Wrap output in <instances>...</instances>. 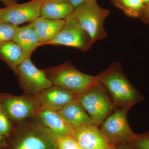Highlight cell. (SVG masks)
I'll use <instances>...</instances> for the list:
<instances>
[{"mask_svg":"<svg viewBox=\"0 0 149 149\" xmlns=\"http://www.w3.org/2000/svg\"><path fill=\"white\" fill-rule=\"evenodd\" d=\"M2 149H58L54 134L37 117L15 123Z\"/></svg>","mask_w":149,"mask_h":149,"instance_id":"cell-1","label":"cell"},{"mask_svg":"<svg viewBox=\"0 0 149 149\" xmlns=\"http://www.w3.org/2000/svg\"><path fill=\"white\" fill-rule=\"evenodd\" d=\"M97 77L98 83L108 91L118 104L129 108L143 100L123 74L119 63H113Z\"/></svg>","mask_w":149,"mask_h":149,"instance_id":"cell-2","label":"cell"},{"mask_svg":"<svg viewBox=\"0 0 149 149\" xmlns=\"http://www.w3.org/2000/svg\"><path fill=\"white\" fill-rule=\"evenodd\" d=\"M53 85L80 94L98 84L97 76L85 74L70 63L44 70Z\"/></svg>","mask_w":149,"mask_h":149,"instance_id":"cell-3","label":"cell"},{"mask_svg":"<svg viewBox=\"0 0 149 149\" xmlns=\"http://www.w3.org/2000/svg\"><path fill=\"white\" fill-rule=\"evenodd\" d=\"M109 13L108 10L98 5L97 0H92L74 9L70 15L85 29L94 43L107 37L104 23Z\"/></svg>","mask_w":149,"mask_h":149,"instance_id":"cell-4","label":"cell"},{"mask_svg":"<svg viewBox=\"0 0 149 149\" xmlns=\"http://www.w3.org/2000/svg\"><path fill=\"white\" fill-rule=\"evenodd\" d=\"M63 27L54 38L42 44L61 45L77 49L81 52H87L93 43L91 37L76 19L69 15L65 19Z\"/></svg>","mask_w":149,"mask_h":149,"instance_id":"cell-5","label":"cell"},{"mask_svg":"<svg viewBox=\"0 0 149 149\" xmlns=\"http://www.w3.org/2000/svg\"><path fill=\"white\" fill-rule=\"evenodd\" d=\"M76 100L88 113L96 125L102 123L112 108L109 97L98 83L78 94Z\"/></svg>","mask_w":149,"mask_h":149,"instance_id":"cell-6","label":"cell"},{"mask_svg":"<svg viewBox=\"0 0 149 149\" xmlns=\"http://www.w3.org/2000/svg\"><path fill=\"white\" fill-rule=\"evenodd\" d=\"M129 108L118 110L102 123L100 131L111 143L131 144L138 136L131 130L127 119Z\"/></svg>","mask_w":149,"mask_h":149,"instance_id":"cell-7","label":"cell"},{"mask_svg":"<svg viewBox=\"0 0 149 149\" xmlns=\"http://www.w3.org/2000/svg\"><path fill=\"white\" fill-rule=\"evenodd\" d=\"M15 74L26 95L34 97L53 85L44 70L39 69L33 64L31 57L26 58L22 62Z\"/></svg>","mask_w":149,"mask_h":149,"instance_id":"cell-8","label":"cell"},{"mask_svg":"<svg viewBox=\"0 0 149 149\" xmlns=\"http://www.w3.org/2000/svg\"><path fill=\"white\" fill-rule=\"evenodd\" d=\"M0 108L13 123L36 116L39 107L34 97L0 93Z\"/></svg>","mask_w":149,"mask_h":149,"instance_id":"cell-9","label":"cell"},{"mask_svg":"<svg viewBox=\"0 0 149 149\" xmlns=\"http://www.w3.org/2000/svg\"><path fill=\"white\" fill-rule=\"evenodd\" d=\"M43 0H31L0 8V20L18 26L32 22L41 16L40 11Z\"/></svg>","mask_w":149,"mask_h":149,"instance_id":"cell-10","label":"cell"},{"mask_svg":"<svg viewBox=\"0 0 149 149\" xmlns=\"http://www.w3.org/2000/svg\"><path fill=\"white\" fill-rule=\"evenodd\" d=\"M72 135L84 149H115L117 147L104 137L96 125L86 124L71 128Z\"/></svg>","mask_w":149,"mask_h":149,"instance_id":"cell-11","label":"cell"},{"mask_svg":"<svg viewBox=\"0 0 149 149\" xmlns=\"http://www.w3.org/2000/svg\"><path fill=\"white\" fill-rule=\"evenodd\" d=\"M78 94L58 86L52 85L34 96L40 109L58 111L77 99Z\"/></svg>","mask_w":149,"mask_h":149,"instance_id":"cell-12","label":"cell"},{"mask_svg":"<svg viewBox=\"0 0 149 149\" xmlns=\"http://www.w3.org/2000/svg\"><path fill=\"white\" fill-rule=\"evenodd\" d=\"M36 116L53 132L57 139L72 135L71 128L57 111L40 109L36 113Z\"/></svg>","mask_w":149,"mask_h":149,"instance_id":"cell-13","label":"cell"},{"mask_svg":"<svg viewBox=\"0 0 149 149\" xmlns=\"http://www.w3.org/2000/svg\"><path fill=\"white\" fill-rule=\"evenodd\" d=\"M58 111L70 128L78 127L86 123L95 125L86 111L76 100L67 104Z\"/></svg>","mask_w":149,"mask_h":149,"instance_id":"cell-14","label":"cell"},{"mask_svg":"<svg viewBox=\"0 0 149 149\" xmlns=\"http://www.w3.org/2000/svg\"><path fill=\"white\" fill-rule=\"evenodd\" d=\"M12 41L21 48L25 58L31 57L32 53L40 45L37 33L30 24L18 26Z\"/></svg>","mask_w":149,"mask_h":149,"instance_id":"cell-15","label":"cell"},{"mask_svg":"<svg viewBox=\"0 0 149 149\" xmlns=\"http://www.w3.org/2000/svg\"><path fill=\"white\" fill-rule=\"evenodd\" d=\"M65 19H51L40 17L29 24L37 33L40 42V46L54 38L65 24Z\"/></svg>","mask_w":149,"mask_h":149,"instance_id":"cell-16","label":"cell"},{"mask_svg":"<svg viewBox=\"0 0 149 149\" xmlns=\"http://www.w3.org/2000/svg\"><path fill=\"white\" fill-rule=\"evenodd\" d=\"M25 59L20 47L13 41L0 44V60L6 63L14 72Z\"/></svg>","mask_w":149,"mask_h":149,"instance_id":"cell-17","label":"cell"},{"mask_svg":"<svg viewBox=\"0 0 149 149\" xmlns=\"http://www.w3.org/2000/svg\"><path fill=\"white\" fill-rule=\"evenodd\" d=\"M74 9L69 2H46L41 7V17L51 19H65L72 13Z\"/></svg>","mask_w":149,"mask_h":149,"instance_id":"cell-18","label":"cell"},{"mask_svg":"<svg viewBox=\"0 0 149 149\" xmlns=\"http://www.w3.org/2000/svg\"><path fill=\"white\" fill-rule=\"evenodd\" d=\"M120 2L121 10L132 17H139L146 5L142 0H120Z\"/></svg>","mask_w":149,"mask_h":149,"instance_id":"cell-19","label":"cell"},{"mask_svg":"<svg viewBox=\"0 0 149 149\" xmlns=\"http://www.w3.org/2000/svg\"><path fill=\"white\" fill-rule=\"evenodd\" d=\"M18 26L0 20V44L12 41Z\"/></svg>","mask_w":149,"mask_h":149,"instance_id":"cell-20","label":"cell"},{"mask_svg":"<svg viewBox=\"0 0 149 149\" xmlns=\"http://www.w3.org/2000/svg\"><path fill=\"white\" fill-rule=\"evenodd\" d=\"M13 123L0 108V133L8 137L14 128Z\"/></svg>","mask_w":149,"mask_h":149,"instance_id":"cell-21","label":"cell"},{"mask_svg":"<svg viewBox=\"0 0 149 149\" xmlns=\"http://www.w3.org/2000/svg\"><path fill=\"white\" fill-rule=\"evenodd\" d=\"M57 143L58 149H77L80 147L72 135L58 138Z\"/></svg>","mask_w":149,"mask_h":149,"instance_id":"cell-22","label":"cell"},{"mask_svg":"<svg viewBox=\"0 0 149 149\" xmlns=\"http://www.w3.org/2000/svg\"><path fill=\"white\" fill-rule=\"evenodd\" d=\"M131 145L134 149H149V133L138 135Z\"/></svg>","mask_w":149,"mask_h":149,"instance_id":"cell-23","label":"cell"},{"mask_svg":"<svg viewBox=\"0 0 149 149\" xmlns=\"http://www.w3.org/2000/svg\"><path fill=\"white\" fill-rule=\"evenodd\" d=\"M139 17L144 23L149 25V3L146 4Z\"/></svg>","mask_w":149,"mask_h":149,"instance_id":"cell-24","label":"cell"},{"mask_svg":"<svg viewBox=\"0 0 149 149\" xmlns=\"http://www.w3.org/2000/svg\"><path fill=\"white\" fill-rule=\"evenodd\" d=\"M91 1L92 0H68V2L74 9Z\"/></svg>","mask_w":149,"mask_h":149,"instance_id":"cell-25","label":"cell"},{"mask_svg":"<svg viewBox=\"0 0 149 149\" xmlns=\"http://www.w3.org/2000/svg\"><path fill=\"white\" fill-rule=\"evenodd\" d=\"M7 146V137L0 133V149H2Z\"/></svg>","mask_w":149,"mask_h":149,"instance_id":"cell-26","label":"cell"},{"mask_svg":"<svg viewBox=\"0 0 149 149\" xmlns=\"http://www.w3.org/2000/svg\"><path fill=\"white\" fill-rule=\"evenodd\" d=\"M18 0H0L1 2L6 6L9 7L17 3Z\"/></svg>","mask_w":149,"mask_h":149,"instance_id":"cell-27","label":"cell"},{"mask_svg":"<svg viewBox=\"0 0 149 149\" xmlns=\"http://www.w3.org/2000/svg\"><path fill=\"white\" fill-rule=\"evenodd\" d=\"M112 2L116 6L121 9V6L120 4V0H111Z\"/></svg>","mask_w":149,"mask_h":149,"instance_id":"cell-28","label":"cell"},{"mask_svg":"<svg viewBox=\"0 0 149 149\" xmlns=\"http://www.w3.org/2000/svg\"><path fill=\"white\" fill-rule=\"evenodd\" d=\"M49 1L54 2L57 3L69 2L68 0H43V3Z\"/></svg>","mask_w":149,"mask_h":149,"instance_id":"cell-29","label":"cell"},{"mask_svg":"<svg viewBox=\"0 0 149 149\" xmlns=\"http://www.w3.org/2000/svg\"><path fill=\"white\" fill-rule=\"evenodd\" d=\"M142 1L145 4H147L149 3V0H142Z\"/></svg>","mask_w":149,"mask_h":149,"instance_id":"cell-30","label":"cell"},{"mask_svg":"<svg viewBox=\"0 0 149 149\" xmlns=\"http://www.w3.org/2000/svg\"><path fill=\"white\" fill-rule=\"evenodd\" d=\"M118 149L117 148H116V149ZM127 149H134L133 148V147L132 146H131V147H129V148H127Z\"/></svg>","mask_w":149,"mask_h":149,"instance_id":"cell-31","label":"cell"},{"mask_svg":"<svg viewBox=\"0 0 149 149\" xmlns=\"http://www.w3.org/2000/svg\"><path fill=\"white\" fill-rule=\"evenodd\" d=\"M77 149H83V148H81V147H80V148H78Z\"/></svg>","mask_w":149,"mask_h":149,"instance_id":"cell-32","label":"cell"}]
</instances>
